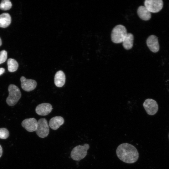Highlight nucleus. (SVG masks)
<instances>
[{
    "label": "nucleus",
    "instance_id": "f257e3e1",
    "mask_svg": "<svg viewBox=\"0 0 169 169\" xmlns=\"http://www.w3.org/2000/svg\"><path fill=\"white\" fill-rule=\"evenodd\" d=\"M116 153L120 160L127 163L135 162L139 156V153L136 148L128 143H123L119 145L116 149Z\"/></svg>",
    "mask_w": 169,
    "mask_h": 169
},
{
    "label": "nucleus",
    "instance_id": "f03ea898",
    "mask_svg": "<svg viewBox=\"0 0 169 169\" xmlns=\"http://www.w3.org/2000/svg\"><path fill=\"white\" fill-rule=\"evenodd\" d=\"M127 34L126 29L124 26L118 25L112 30L111 35V40L115 44L122 43Z\"/></svg>",
    "mask_w": 169,
    "mask_h": 169
},
{
    "label": "nucleus",
    "instance_id": "7ed1b4c3",
    "mask_svg": "<svg viewBox=\"0 0 169 169\" xmlns=\"http://www.w3.org/2000/svg\"><path fill=\"white\" fill-rule=\"evenodd\" d=\"M8 89L9 95L6 99V102L9 105L13 106L16 105L20 99L21 94L19 88L13 84L9 85Z\"/></svg>",
    "mask_w": 169,
    "mask_h": 169
},
{
    "label": "nucleus",
    "instance_id": "20e7f679",
    "mask_svg": "<svg viewBox=\"0 0 169 169\" xmlns=\"http://www.w3.org/2000/svg\"><path fill=\"white\" fill-rule=\"evenodd\" d=\"M90 148L87 143L84 145H78L74 147L70 153L71 158L74 160L79 161L84 158L86 156L88 150Z\"/></svg>",
    "mask_w": 169,
    "mask_h": 169
},
{
    "label": "nucleus",
    "instance_id": "39448f33",
    "mask_svg": "<svg viewBox=\"0 0 169 169\" xmlns=\"http://www.w3.org/2000/svg\"><path fill=\"white\" fill-rule=\"evenodd\" d=\"M36 132L40 137H46L49 133V126L47 120L44 118H41L38 121V125Z\"/></svg>",
    "mask_w": 169,
    "mask_h": 169
},
{
    "label": "nucleus",
    "instance_id": "423d86ee",
    "mask_svg": "<svg viewBox=\"0 0 169 169\" xmlns=\"http://www.w3.org/2000/svg\"><path fill=\"white\" fill-rule=\"evenodd\" d=\"M144 5L151 13H156L161 9L163 2L161 0H146L144 2Z\"/></svg>",
    "mask_w": 169,
    "mask_h": 169
},
{
    "label": "nucleus",
    "instance_id": "0eeeda50",
    "mask_svg": "<svg viewBox=\"0 0 169 169\" xmlns=\"http://www.w3.org/2000/svg\"><path fill=\"white\" fill-rule=\"evenodd\" d=\"M143 107L147 113L149 115H153L157 111L158 105L156 101L151 99L146 100L143 104Z\"/></svg>",
    "mask_w": 169,
    "mask_h": 169
},
{
    "label": "nucleus",
    "instance_id": "6e6552de",
    "mask_svg": "<svg viewBox=\"0 0 169 169\" xmlns=\"http://www.w3.org/2000/svg\"><path fill=\"white\" fill-rule=\"evenodd\" d=\"M20 81L22 89L27 92L34 90L37 85V82L35 80L27 79L23 76L21 77Z\"/></svg>",
    "mask_w": 169,
    "mask_h": 169
},
{
    "label": "nucleus",
    "instance_id": "1a4fd4ad",
    "mask_svg": "<svg viewBox=\"0 0 169 169\" xmlns=\"http://www.w3.org/2000/svg\"><path fill=\"white\" fill-rule=\"evenodd\" d=\"M22 126L27 131L32 132L36 131L38 125V121L34 118L26 119L23 121Z\"/></svg>",
    "mask_w": 169,
    "mask_h": 169
},
{
    "label": "nucleus",
    "instance_id": "9d476101",
    "mask_svg": "<svg viewBox=\"0 0 169 169\" xmlns=\"http://www.w3.org/2000/svg\"><path fill=\"white\" fill-rule=\"evenodd\" d=\"M52 109V106L50 104L44 103L38 105L36 108L35 111L39 115L45 116L49 114Z\"/></svg>",
    "mask_w": 169,
    "mask_h": 169
},
{
    "label": "nucleus",
    "instance_id": "9b49d317",
    "mask_svg": "<svg viewBox=\"0 0 169 169\" xmlns=\"http://www.w3.org/2000/svg\"><path fill=\"white\" fill-rule=\"evenodd\" d=\"M146 44L151 51L154 53L158 52L159 49V45L157 38L154 35L149 36L147 39Z\"/></svg>",
    "mask_w": 169,
    "mask_h": 169
},
{
    "label": "nucleus",
    "instance_id": "f8f14e48",
    "mask_svg": "<svg viewBox=\"0 0 169 169\" xmlns=\"http://www.w3.org/2000/svg\"><path fill=\"white\" fill-rule=\"evenodd\" d=\"M64 119L61 116H56L51 118L49 122V126L54 130L58 129L64 122Z\"/></svg>",
    "mask_w": 169,
    "mask_h": 169
},
{
    "label": "nucleus",
    "instance_id": "ddd939ff",
    "mask_svg": "<svg viewBox=\"0 0 169 169\" xmlns=\"http://www.w3.org/2000/svg\"><path fill=\"white\" fill-rule=\"evenodd\" d=\"M65 79V75L64 73L62 70H59L56 73L54 76V84L58 87H61L64 85Z\"/></svg>",
    "mask_w": 169,
    "mask_h": 169
},
{
    "label": "nucleus",
    "instance_id": "4468645a",
    "mask_svg": "<svg viewBox=\"0 0 169 169\" xmlns=\"http://www.w3.org/2000/svg\"><path fill=\"white\" fill-rule=\"evenodd\" d=\"M137 13L140 18L144 20H148L151 17V13L145 6H139L137 9Z\"/></svg>",
    "mask_w": 169,
    "mask_h": 169
},
{
    "label": "nucleus",
    "instance_id": "2eb2a0df",
    "mask_svg": "<svg viewBox=\"0 0 169 169\" xmlns=\"http://www.w3.org/2000/svg\"><path fill=\"white\" fill-rule=\"evenodd\" d=\"M11 18L10 15L7 13H4L0 15V27L5 28L10 24Z\"/></svg>",
    "mask_w": 169,
    "mask_h": 169
},
{
    "label": "nucleus",
    "instance_id": "dca6fc26",
    "mask_svg": "<svg viewBox=\"0 0 169 169\" xmlns=\"http://www.w3.org/2000/svg\"><path fill=\"white\" fill-rule=\"evenodd\" d=\"M133 35L131 33H127L126 36L122 42L124 48L127 50L131 49L133 46Z\"/></svg>",
    "mask_w": 169,
    "mask_h": 169
},
{
    "label": "nucleus",
    "instance_id": "f3484780",
    "mask_svg": "<svg viewBox=\"0 0 169 169\" xmlns=\"http://www.w3.org/2000/svg\"><path fill=\"white\" fill-rule=\"evenodd\" d=\"M7 64L8 70L11 72L16 71L18 67V62L15 59L12 58L8 59Z\"/></svg>",
    "mask_w": 169,
    "mask_h": 169
},
{
    "label": "nucleus",
    "instance_id": "a211bd4d",
    "mask_svg": "<svg viewBox=\"0 0 169 169\" xmlns=\"http://www.w3.org/2000/svg\"><path fill=\"white\" fill-rule=\"evenodd\" d=\"M12 7V3L9 0H2L0 3V9L2 10H8L11 8Z\"/></svg>",
    "mask_w": 169,
    "mask_h": 169
},
{
    "label": "nucleus",
    "instance_id": "6ab92c4d",
    "mask_svg": "<svg viewBox=\"0 0 169 169\" xmlns=\"http://www.w3.org/2000/svg\"><path fill=\"white\" fill-rule=\"evenodd\" d=\"M9 133L7 129L5 128H0V139H5L9 136Z\"/></svg>",
    "mask_w": 169,
    "mask_h": 169
},
{
    "label": "nucleus",
    "instance_id": "aec40b11",
    "mask_svg": "<svg viewBox=\"0 0 169 169\" xmlns=\"http://www.w3.org/2000/svg\"><path fill=\"white\" fill-rule=\"evenodd\" d=\"M7 58V53L5 50L0 52V64L4 62Z\"/></svg>",
    "mask_w": 169,
    "mask_h": 169
},
{
    "label": "nucleus",
    "instance_id": "412c9836",
    "mask_svg": "<svg viewBox=\"0 0 169 169\" xmlns=\"http://www.w3.org/2000/svg\"><path fill=\"white\" fill-rule=\"evenodd\" d=\"M5 69L3 68H0V76L3 74L5 72Z\"/></svg>",
    "mask_w": 169,
    "mask_h": 169
},
{
    "label": "nucleus",
    "instance_id": "4be33fe9",
    "mask_svg": "<svg viewBox=\"0 0 169 169\" xmlns=\"http://www.w3.org/2000/svg\"><path fill=\"white\" fill-rule=\"evenodd\" d=\"M3 154V149L2 146L0 145V158L1 157Z\"/></svg>",
    "mask_w": 169,
    "mask_h": 169
},
{
    "label": "nucleus",
    "instance_id": "5701e85b",
    "mask_svg": "<svg viewBox=\"0 0 169 169\" xmlns=\"http://www.w3.org/2000/svg\"><path fill=\"white\" fill-rule=\"evenodd\" d=\"M2 41L1 38L0 37V46L2 45Z\"/></svg>",
    "mask_w": 169,
    "mask_h": 169
}]
</instances>
